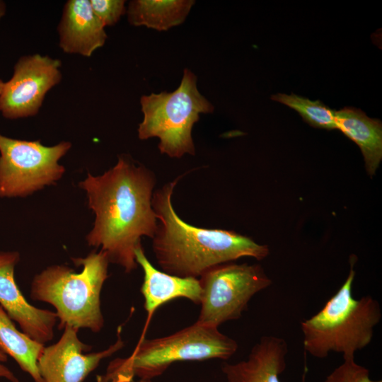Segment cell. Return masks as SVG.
<instances>
[{
  "mask_svg": "<svg viewBox=\"0 0 382 382\" xmlns=\"http://www.w3.org/2000/svg\"><path fill=\"white\" fill-rule=\"evenodd\" d=\"M198 279L201 300L197 321L217 328L239 319L251 299L272 283L262 266L248 263L221 264Z\"/></svg>",
  "mask_w": 382,
  "mask_h": 382,
  "instance_id": "52a82bcc",
  "label": "cell"
},
{
  "mask_svg": "<svg viewBox=\"0 0 382 382\" xmlns=\"http://www.w3.org/2000/svg\"><path fill=\"white\" fill-rule=\"evenodd\" d=\"M286 341L274 335L262 336L246 359L234 364L225 362L221 371L226 382H281L279 375L286 366ZM305 368L302 381L306 382Z\"/></svg>",
  "mask_w": 382,
  "mask_h": 382,
  "instance_id": "7c38bea8",
  "label": "cell"
},
{
  "mask_svg": "<svg viewBox=\"0 0 382 382\" xmlns=\"http://www.w3.org/2000/svg\"><path fill=\"white\" fill-rule=\"evenodd\" d=\"M182 176L153 193L151 205L158 220L152 249L163 272L180 277L199 278L209 269L243 257L261 260L269 248L233 231L194 226L184 221L172 204Z\"/></svg>",
  "mask_w": 382,
  "mask_h": 382,
  "instance_id": "7a4b0ae2",
  "label": "cell"
},
{
  "mask_svg": "<svg viewBox=\"0 0 382 382\" xmlns=\"http://www.w3.org/2000/svg\"><path fill=\"white\" fill-rule=\"evenodd\" d=\"M349 262L343 284L318 313L300 324L304 351L316 358H325L330 352L354 357L357 351L371 343L374 328L381 321L382 313L376 299L370 295L353 297L356 257L352 256Z\"/></svg>",
  "mask_w": 382,
  "mask_h": 382,
  "instance_id": "277c9868",
  "label": "cell"
},
{
  "mask_svg": "<svg viewBox=\"0 0 382 382\" xmlns=\"http://www.w3.org/2000/svg\"><path fill=\"white\" fill-rule=\"evenodd\" d=\"M336 127L360 148L369 175H374L382 158V123L353 107L335 110Z\"/></svg>",
  "mask_w": 382,
  "mask_h": 382,
  "instance_id": "9a60e30c",
  "label": "cell"
},
{
  "mask_svg": "<svg viewBox=\"0 0 382 382\" xmlns=\"http://www.w3.org/2000/svg\"><path fill=\"white\" fill-rule=\"evenodd\" d=\"M71 146L68 141L46 146L0 134V197H24L54 183L65 171L58 161Z\"/></svg>",
  "mask_w": 382,
  "mask_h": 382,
  "instance_id": "ba28073f",
  "label": "cell"
},
{
  "mask_svg": "<svg viewBox=\"0 0 382 382\" xmlns=\"http://www.w3.org/2000/svg\"><path fill=\"white\" fill-rule=\"evenodd\" d=\"M72 260L83 267L80 272L65 265L48 267L34 277L30 298L55 308L60 328L69 325L98 332L104 325L100 293L110 262L105 253L96 250Z\"/></svg>",
  "mask_w": 382,
  "mask_h": 382,
  "instance_id": "5b68a950",
  "label": "cell"
},
{
  "mask_svg": "<svg viewBox=\"0 0 382 382\" xmlns=\"http://www.w3.org/2000/svg\"><path fill=\"white\" fill-rule=\"evenodd\" d=\"M60 339L54 344L44 347L37 366L44 382H83L100 362L110 357L124 345L119 327L116 342L108 348L97 352L83 354L91 347L78 337L79 329L64 326Z\"/></svg>",
  "mask_w": 382,
  "mask_h": 382,
  "instance_id": "30bf717a",
  "label": "cell"
},
{
  "mask_svg": "<svg viewBox=\"0 0 382 382\" xmlns=\"http://www.w3.org/2000/svg\"><path fill=\"white\" fill-rule=\"evenodd\" d=\"M156 178L151 170L120 156L117 163L99 176L88 173L79 183L95 214L89 245L100 248L110 262L129 273L137 268L135 249L141 238H152L158 220L151 205Z\"/></svg>",
  "mask_w": 382,
  "mask_h": 382,
  "instance_id": "6da1fadb",
  "label": "cell"
},
{
  "mask_svg": "<svg viewBox=\"0 0 382 382\" xmlns=\"http://www.w3.org/2000/svg\"><path fill=\"white\" fill-rule=\"evenodd\" d=\"M59 47L66 53L91 57L105 42V27L93 12L90 0H69L58 26Z\"/></svg>",
  "mask_w": 382,
  "mask_h": 382,
  "instance_id": "4fadbf2b",
  "label": "cell"
},
{
  "mask_svg": "<svg viewBox=\"0 0 382 382\" xmlns=\"http://www.w3.org/2000/svg\"><path fill=\"white\" fill-rule=\"evenodd\" d=\"M6 5L4 2L0 1V19L5 14Z\"/></svg>",
  "mask_w": 382,
  "mask_h": 382,
  "instance_id": "7402d4cb",
  "label": "cell"
},
{
  "mask_svg": "<svg viewBox=\"0 0 382 382\" xmlns=\"http://www.w3.org/2000/svg\"><path fill=\"white\" fill-rule=\"evenodd\" d=\"M44 347L45 345L19 331L0 306V349L11 357L34 382H44L37 366L38 358Z\"/></svg>",
  "mask_w": 382,
  "mask_h": 382,
  "instance_id": "e0dca14e",
  "label": "cell"
},
{
  "mask_svg": "<svg viewBox=\"0 0 382 382\" xmlns=\"http://www.w3.org/2000/svg\"><path fill=\"white\" fill-rule=\"evenodd\" d=\"M7 360V355L0 349V378H4L10 382H19L13 372L3 363Z\"/></svg>",
  "mask_w": 382,
  "mask_h": 382,
  "instance_id": "44dd1931",
  "label": "cell"
},
{
  "mask_svg": "<svg viewBox=\"0 0 382 382\" xmlns=\"http://www.w3.org/2000/svg\"><path fill=\"white\" fill-rule=\"evenodd\" d=\"M90 3L104 27L117 23L126 11L123 0H90Z\"/></svg>",
  "mask_w": 382,
  "mask_h": 382,
  "instance_id": "ffe728a7",
  "label": "cell"
},
{
  "mask_svg": "<svg viewBox=\"0 0 382 382\" xmlns=\"http://www.w3.org/2000/svg\"><path fill=\"white\" fill-rule=\"evenodd\" d=\"M344 361L335 368L324 382H382L370 378L369 370L354 361V357H343Z\"/></svg>",
  "mask_w": 382,
  "mask_h": 382,
  "instance_id": "d6986e66",
  "label": "cell"
},
{
  "mask_svg": "<svg viewBox=\"0 0 382 382\" xmlns=\"http://www.w3.org/2000/svg\"><path fill=\"white\" fill-rule=\"evenodd\" d=\"M238 348L237 342L219 328L196 321L165 337L141 336L132 353L112 360L105 374L97 377V382H153L174 363L226 360Z\"/></svg>",
  "mask_w": 382,
  "mask_h": 382,
  "instance_id": "3957f363",
  "label": "cell"
},
{
  "mask_svg": "<svg viewBox=\"0 0 382 382\" xmlns=\"http://www.w3.org/2000/svg\"><path fill=\"white\" fill-rule=\"evenodd\" d=\"M193 0H134L129 4L127 18L134 26L166 31L183 23Z\"/></svg>",
  "mask_w": 382,
  "mask_h": 382,
  "instance_id": "2e32d148",
  "label": "cell"
},
{
  "mask_svg": "<svg viewBox=\"0 0 382 382\" xmlns=\"http://www.w3.org/2000/svg\"><path fill=\"white\" fill-rule=\"evenodd\" d=\"M4 85V82H3V81L0 79V95H1V91H2Z\"/></svg>",
  "mask_w": 382,
  "mask_h": 382,
  "instance_id": "603a6c76",
  "label": "cell"
},
{
  "mask_svg": "<svg viewBox=\"0 0 382 382\" xmlns=\"http://www.w3.org/2000/svg\"><path fill=\"white\" fill-rule=\"evenodd\" d=\"M271 98L296 110L306 122L315 128L328 130L337 129L335 110L318 100L313 101L294 93H277L272 95Z\"/></svg>",
  "mask_w": 382,
  "mask_h": 382,
  "instance_id": "ac0fdd59",
  "label": "cell"
},
{
  "mask_svg": "<svg viewBox=\"0 0 382 382\" xmlns=\"http://www.w3.org/2000/svg\"><path fill=\"white\" fill-rule=\"evenodd\" d=\"M61 61L39 54L21 57L0 95V111L8 119L35 115L47 93L62 79Z\"/></svg>",
  "mask_w": 382,
  "mask_h": 382,
  "instance_id": "9c48e42d",
  "label": "cell"
},
{
  "mask_svg": "<svg viewBox=\"0 0 382 382\" xmlns=\"http://www.w3.org/2000/svg\"><path fill=\"white\" fill-rule=\"evenodd\" d=\"M19 259L17 252L0 253V306L23 333L45 345L52 340L58 318L54 311L32 306L22 294L14 277Z\"/></svg>",
  "mask_w": 382,
  "mask_h": 382,
  "instance_id": "8fae6325",
  "label": "cell"
},
{
  "mask_svg": "<svg viewBox=\"0 0 382 382\" xmlns=\"http://www.w3.org/2000/svg\"><path fill=\"white\" fill-rule=\"evenodd\" d=\"M140 103L144 114L137 130L140 139L158 137L160 152L170 158L195 154L193 125L200 114L212 113L214 107L199 91L192 71L184 70L175 91L142 96Z\"/></svg>",
  "mask_w": 382,
  "mask_h": 382,
  "instance_id": "8992f818",
  "label": "cell"
},
{
  "mask_svg": "<svg viewBox=\"0 0 382 382\" xmlns=\"http://www.w3.org/2000/svg\"><path fill=\"white\" fill-rule=\"evenodd\" d=\"M134 253L136 261L144 272L140 291L147 313L146 327L156 310L166 302L184 298L199 305L201 286L199 279L180 277L157 270L147 258L141 244L135 249Z\"/></svg>",
  "mask_w": 382,
  "mask_h": 382,
  "instance_id": "5bb4252c",
  "label": "cell"
}]
</instances>
